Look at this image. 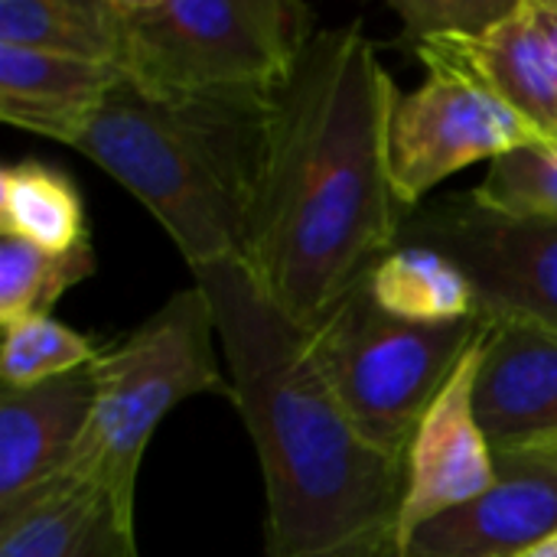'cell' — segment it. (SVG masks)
Here are the masks:
<instances>
[{
    "label": "cell",
    "instance_id": "cell-3",
    "mask_svg": "<svg viewBox=\"0 0 557 557\" xmlns=\"http://www.w3.org/2000/svg\"><path fill=\"white\" fill-rule=\"evenodd\" d=\"M271 101L163 98L124 75L75 150L114 176L173 238L189 271L245 261Z\"/></svg>",
    "mask_w": 557,
    "mask_h": 557
},
{
    "label": "cell",
    "instance_id": "cell-9",
    "mask_svg": "<svg viewBox=\"0 0 557 557\" xmlns=\"http://www.w3.org/2000/svg\"><path fill=\"white\" fill-rule=\"evenodd\" d=\"M490 320L431 401L408 447V480L398 519V555L431 519L454 512L496 483V454L476 418V375Z\"/></svg>",
    "mask_w": 557,
    "mask_h": 557
},
{
    "label": "cell",
    "instance_id": "cell-18",
    "mask_svg": "<svg viewBox=\"0 0 557 557\" xmlns=\"http://www.w3.org/2000/svg\"><path fill=\"white\" fill-rule=\"evenodd\" d=\"M0 235L23 238L52 255L88 248V222L78 186L55 166L16 160L0 173Z\"/></svg>",
    "mask_w": 557,
    "mask_h": 557
},
{
    "label": "cell",
    "instance_id": "cell-15",
    "mask_svg": "<svg viewBox=\"0 0 557 557\" xmlns=\"http://www.w3.org/2000/svg\"><path fill=\"white\" fill-rule=\"evenodd\" d=\"M117 78L111 65L0 46V117L75 147Z\"/></svg>",
    "mask_w": 557,
    "mask_h": 557
},
{
    "label": "cell",
    "instance_id": "cell-5",
    "mask_svg": "<svg viewBox=\"0 0 557 557\" xmlns=\"http://www.w3.org/2000/svg\"><path fill=\"white\" fill-rule=\"evenodd\" d=\"M219 326L206 290H176L95 362V408L65 467L134 512L144 450L160 421L196 395H232L222 375Z\"/></svg>",
    "mask_w": 557,
    "mask_h": 557
},
{
    "label": "cell",
    "instance_id": "cell-8",
    "mask_svg": "<svg viewBox=\"0 0 557 557\" xmlns=\"http://www.w3.org/2000/svg\"><path fill=\"white\" fill-rule=\"evenodd\" d=\"M535 140L483 85L450 69H428L414 91H398L388 117L392 186L408 212L454 173Z\"/></svg>",
    "mask_w": 557,
    "mask_h": 557
},
{
    "label": "cell",
    "instance_id": "cell-4",
    "mask_svg": "<svg viewBox=\"0 0 557 557\" xmlns=\"http://www.w3.org/2000/svg\"><path fill=\"white\" fill-rule=\"evenodd\" d=\"M117 72L163 98L271 101L317 29L300 0H117Z\"/></svg>",
    "mask_w": 557,
    "mask_h": 557
},
{
    "label": "cell",
    "instance_id": "cell-16",
    "mask_svg": "<svg viewBox=\"0 0 557 557\" xmlns=\"http://www.w3.org/2000/svg\"><path fill=\"white\" fill-rule=\"evenodd\" d=\"M372 300L408 323L454 326L483 320L470 277L437 248L398 245L366 277Z\"/></svg>",
    "mask_w": 557,
    "mask_h": 557
},
{
    "label": "cell",
    "instance_id": "cell-10",
    "mask_svg": "<svg viewBox=\"0 0 557 557\" xmlns=\"http://www.w3.org/2000/svg\"><path fill=\"white\" fill-rule=\"evenodd\" d=\"M557 535V441L496 450V483L421 525L398 557H525Z\"/></svg>",
    "mask_w": 557,
    "mask_h": 557
},
{
    "label": "cell",
    "instance_id": "cell-2",
    "mask_svg": "<svg viewBox=\"0 0 557 557\" xmlns=\"http://www.w3.org/2000/svg\"><path fill=\"white\" fill-rule=\"evenodd\" d=\"M193 281L212 304L228 398L261 463L264 557H398L408 457L356 428L317 372L307 333L245 264L202 268Z\"/></svg>",
    "mask_w": 557,
    "mask_h": 557
},
{
    "label": "cell",
    "instance_id": "cell-23",
    "mask_svg": "<svg viewBox=\"0 0 557 557\" xmlns=\"http://www.w3.org/2000/svg\"><path fill=\"white\" fill-rule=\"evenodd\" d=\"M532 13L539 20V29L545 33L552 52L557 59V0H532Z\"/></svg>",
    "mask_w": 557,
    "mask_h": 557
},
{
    "label": "cell",
    "instance_id": "cell-17",
    "mask_svg": "<svg viewBox=\"0 0 557 557\" xmlns=\"http://www.w3.org/2000/svg\"><path fill=\"white\" fill-rule=\"evenodd\" d=\"M0 46L117 69V0H0Z\"/></svg>",
    "mask_w": 557,
    "mask_h": 557
},
{
    "label": "cell",
    "instance_id": "cell-12",
    "mask_svg": "<svg viewBox=\"0 0 557 557\" xmlns=\"http://www.w3.org/2000/svg\"><path fill=\"white\" fill-rule=\"evenodd\" d=\"M428 69H450L496 95L542 144L557 147V59L539 29L532 0L480 36L431 39L414 49Z\"/></svg>",
    "mask_w": 557,
    "mask_h": 557
},
{
    "label": "cell",
    "instance_id": "cell-6",
    "mask_svg": "<svg viewBox=\"0 0 557 557\" xmlns=\"http://www.w3.org/2000/svg\"><path fill=\"white\" fill-rule=\"evenodd\" d=\"M486 320V317H483ZM483 320L421 326L385 313L366 281L307 333V349L356 428L382 450L405 454L431 401Z\"/></svg>",
    "mask_w": 557,
    "mask_h": 557
},
{
    "label": "cell",
    "instance_id": "cell-11",
    "mask_svg": "<svg viewBox=\"0 0 557 557\" xmlns=\"http://www.w3.org/2000/svg\"><path fill=\"white\" fill-rule=\"evenodd\" d=\"M476 418L496 450H525L557 441V330L506 317L490 320Z\"/></svg>",
    "mask_w": 557,
    "mask_h": 557
},
{
    "label": "cell",
    "instance_id": "cell-1",
    "mask_svg": "<svg viewBox=\"0 0 557 557\" xmlns=\"http://www.w3.org/2000/svg\"><path fill=\"white\" fill-rule=\"evenodd\" d=\"M398 88L359 23L320 29L271 108L245 271L304 333L398 248L408 209L388 170Z\"/></svg>",
    "mask_w": 557,
    "mask_h": 557
},
{
    "label": "cell",
    "instance_id": "cell-13",
    "mask_svg": "<svg viewBox=\"0 0 557 557\" xmlns=\"http://www.w3.org/2000/svg\"><path fill=\"white\" fill-rule=\"evenodd\" d=\"M95 408V366L0 392V509L62 476Z\"/></svg>",
    "mask_w": 557,
    "mask_h": 557
},
{
    "label": "cell",
    "instance_id": "cell-24",
    "mask_svg": "<svg viewBox=\"0 0 557 557\" xmlns=\"http://www.w3.org/2000/svg\"><path fill=\"white\" fill-rule=\"evenodd\" d=\"M525 557H557V535L555 539H548L545 545H539V548H532Z\"/></svg>",
    "mask_w": 557,
    "mask_h": 557
},
{
    "label": "cell",
    "instance_id": "cell-7",
    "mask_svg": "<svg viewBox=\"0 0 557 557\" xmlns=\"http://www.w3.org/2000/svg\"><path fill=\"white\" fill-rule=\"evenodd\" d=\"M398 245L447 255L470 277L486 320L522 317L557 330V222L509 219L460 193L418 206Z\"/></svg>",
    "mask_w": 557,
    "mask_h": 557
},
{
    "label": "cell",
    "instance_id": "cell-22",
    "mask_svg": "<svg viewBox=\"0 0 557 557\" xmlns=\"http://www.w3.org/2000/svg\"><path fill=\"white\" fill-rule=\"evenodd\" d=\"M516 3L519 0H392L388 7L401 20L398 42L414 52L431 39L480 36L512 13Z\"/></svg>",
    "mask_w": 557,
    "mask_h": 557
},
{
    "label": "cell",
    "instance_id": "cell-14",
    "mask_svg": "<svg viewBox=\"0 0 557 557\" xmlns=\"http://www.w3.org/2000/svg\"><path fill=\"white\" fill-rule=\"evenodd\" d=\"M0 557H140L134 512L98 483L62 473L0 509Z\"/></svg>",
    "mask_w": 557,
    "mask_h": 557
},
{
    "label": "cell",
    "instance_id": "cell-20",
    "mask_svg": "<svg viewBox=\"0 0 557 557\" xmlns=\"http://www.w3.org/2000/svg\"><path fill=\"white\" fill-rule=\"evenodd\" d=\"M104 349L91 336L75 333L72 326L49 317H26L3 326L0 379L3 388H33L59 375L88 369L101 359Z\"/></svg>",
    "mask_w": 557,
    "mask_h": 557
},
{
    "label": "cell",
    "instance_id": "cell-19",
    "mask_svg": "<svg viewBox=\"0 0 557 557\" xmlns=\"http://www.w3.org/2000/svg\"><path fill=\"white\" fill-rule=\"evenodd\" d=\"M98 261L91 245L72 255H52L23 238L0 235V326L49 317L59 297L88 281Z\"/></svg>",
    "mask_w": 557,
    "mask_h": 557
},
{
    "label": "cell",
    "instance_id": "cell-21",
    "mask_svg": "<svg viewBox=\"0 0 557 557\" xmlns=\"http://www.w3.org/2000/svg\"><path fill=\"white\" fill-rule=\"evenodd\" d=\"M473 199L509 219L557 222V147L529 140L496 157Z\"/></svg>",
    "mask_w": 557,
    "mask_h": 557
}]
</instances>
